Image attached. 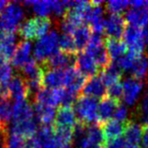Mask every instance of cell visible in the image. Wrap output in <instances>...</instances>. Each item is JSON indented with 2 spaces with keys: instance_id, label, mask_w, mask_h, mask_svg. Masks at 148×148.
Wrapping results in <instances>:
<instances>
[{
  "instance_id": "6da1fadb",
  "label": "cell",
  "mask_w": 148,
  "mask_h": 148,
  "mask_svg": "<svg viewBox=\"0 0 148 148\" xmlns=\"http://www.w3.org/2000/svg\"><path fill=\"white\" fill-rule=\"evenodd\" d=\"M59 38L60 35L56 30H50V32L36 41L33 48V54L37 63L44 65L49 58L60 51Z\"/></svg>"
},
{
  "instance_id": "7a4b0ae2",
  "label": "cell",
  "mask_w": 148,
  "mask_h": 148,
  "mask_svg": "<svg viewBox=\"0 0 148 148\" xmlns=\"http://www.w3.org/2000/svg\"><path fill=\"white\" fill-rule=\"evenodd\" d=\"M25 19V10L19 2H10L0 14V32L15 33Z\"/></svg>"
},
{
  "instance_id": "3957f363",
  "label": "cell",
  "mask_w": 148,
  "mask_h": 148,
  "mask_svg": "<svg viewBox=\"0 0 148 148\" xmlns=\"http://www.w3.org/2000/svg\"><path fill=\"white\" fill-rule=\"evenodd\" d=\"M74 112L77 116L78 122L85 126L99 125L98 118V99L89 97H80L74 103Z\"/></svg>"
},
{
  "instance_id": "277c9868",
  "label": "cell",
  "mask_w": 148,
  "mask_h": 148,
  "mask_svg": "<svg viewBox=\"0 0 148 148\" xmlns=\"http://www.w3.org/2000/svg\"><path fill=\"white\" fill-rule=\"evenodd\" d=\"M52 22L49 18L33 17L26 20L22 24L19 28L20 36L25 38V40H38L50 32Z\"/></svg>"
},
{
  "instance_id": "5b68a950",
  "label": "cell",
  "mask_w": 148,
  "mask_h": 148,
  "mask_svg": "<svg viewBox=\"0 0 148 148\" xmlns=\"http://www.w3.org/2000/svg\"><path fill=\"white\" fill-rule=\"evenodd\" d=\"M84 52L96 61L99 69H104L110 64L111 60L105 48V40L99 34H92Z\"/></svg>"
},
{
  "instance_id": "8992f818",
  "label": "cell",
  "mask_w": 148,
  "mask_h": 148,
  "mask_svg": "<svg viewBox=\"0 0 148 148\" xmlns=\"http://www.w3.org/2000/svg\"><path fill=\"white\" fill-rule=\"evenodd\" d=\"M123 41L127 48L137 54H143L145 50V43L143 40V30L139 27L127 25L123 33Z\"/></svg>"
},
{
  "instance_id": "52a82bcc",
  "label": "cell",
  "mask_w": 148,
  "mask_h": 148,
  "mask_svg": "<svg viewBox=\"0 0 148 148\" xmlns=\"http://www.w3.org/2000/svg\"><path fill=\"white\" fill-rule=\"evenodd\" d=\"M28 142L30 148H57L60 145L52 127H40Z\"/></svg>"
},
{
  "instance_id": "ba28073f",
  "label": "cell",
  "mask_w": 148,
  "mask_h": 148,
  "mask_svg": "<svg viewBox=\"0 0 148 148\" xmlns=\"http://www.w3.org/2000/svg\"><path fill=\"white\" fill-rule=\"evenodd\" d=\"M84 23L88 25L93 34L101 35L104 32L105 19H104V9L101 5H94L90 2L84 15Z\"/></svg>"
},
{
  "instance_id": "9c48e42d",
  "label": "cell",
  "mask_w": 148,
  "mask_h": 148,
  "mask_svg": "<svg viewBox=\"0 0 148 148\" xmlns=\"http://www.w3.org/2000/svg\"><path fill=\"white\" fill-rule=\"evenodd\" d=\"M123 99L128 106H133L140 99L143 83L142 81L135 79L133 77L127 78L123 82Z\"/></svg>"
},
{
  "instance_id": "30bf717a",
  "label": "cell",
  "mask_w": 148,
  "mask_h": 148,
  "mask_svg": "<svg viewBox=\"0 0 148 148\" xmlns=\"http://www.w3.org/2000/svg\"><path fill=\"white\" fill-rule=\"evenodd\" d=\"M126 20L121 14H111L105 19L104 32L108 38L120 40L126 28Z\"/></svg>"
},
{
  "instance_id": "8fae6325",
  "label": "cell",
  "mask_w": 148,
  "mask_h": 148,
  "mask_svg": "<svg viewBox=\"0 0 148 148\" xmlns=\"http://www.w3.org/2000/svg\"><path fill=\"white\" fill-rule=\"evenodd\" d=\"M62 93H63V88H40L35 93V103L56 108L61 104Z\"/></svg>"
},
{
  "instance_id": "7c38bea8",
  "label": "cell",
  "mask_w": 148,
  "mask_h": 148,
  "mask_svg": "<svg viewBox=\"0 0 148 148\" xmlns=\"http://www.w3.org/2000/svg\"><path fill=\"white\" fill-rule=\"evenodd\" d=\"M38 122L36 118L23 120L10 123V133L17 135L25 140H30L38 131Z\"/></svg>"
},
{
  "instance_id": "4fadbf2b",
  "label": "cell",
  "mask_w": 148,
  "mask_h": 148,
  "mask_svg": "<svg viewBox=\"0 0 148 148\" xmlns=\"http://www.w3.org/2000/svg\"><path fill=\"white\" fill-rule=\"evenodd\" d=\"M42 67V66H41ZM43 69L42 84L45 88L59 89L65 87V69Z\"/></svg>"
},
{
  "instance_id": "5bb4252c",
  "label": "cell",
  "mask_w": 148,
  "mask_h": 148,
  "mask_svg": "<svg viewBox=\"0 0 148 148\" xmlns=\"http://www.w3.org/2000/svg\"><path fill=\"white\" fill-rule=\"evenodd\" d=\"M33 52L32 43L28 40H23L18 43L15 53L11 58L12 66L18 69H22L28 61L32 59L31 53Z\"/></svg>"
},
{
  "instance_id": "9a60e30c",
  "label": "cell",
  "mask_w": 148,
  "mask_h": 148,
  "mask_svg": "<svg viewBox=\"0 0 148 148\" xmlns=\"http://www.w3.org/2000/svg\"><path fill=\"white\" fill-rule=\"evenodd\" d=\"M17 36L15 33L0 32V58L4 61L11 60L17 48Z\"/></svg>"
},
{
  "instance_id": "2e32d148",
  "label": "cell",
  "mask_w": 148,
  "mask_h": 148,
  "mask_svg": "<svg viewBox=\"0 0 148 148\" xmlns=\"http://www.w3.org/2000/svg\"><path fill=\"white\" fill-rule=\"evenodd\" d=\"M76 63V54L68 53L62 51H58L56 53L49 58L42 67H46L47 69H65L69 67H74Z\"/></svg>"
},
{
  "instance_id": "e0dca14e",
  "label": "cell",
  "mask_w": 148,
  "mask_h": 148,
  "mask_svg": "<svg viewBox=\"0 0 148 148\" xmlns=\"http://www.w3.org/2000/svg\"><path fill=\"white\" fill-rule=\"evenodd\" d=\"M82 91L84 93V96L95 99H102L106 96V86L104 85L99 75L89 78V80L86 81Z\"/></svg>"
},
{
  "instance_id": "ac0fdd59",
  "label": "cell",
  "mask_w": 148,
  "mask_h": 148,
  "mask_svg": "<svg viewBox=\"0 0 148 148\" xmlns=\"http://www.w3.org/2000/svg\"><path fill=\"white\" fill-rule=\"evenodd\" d=\"M76 69L84 77L96 76L99 71V66L96 61L85 52H81L76 56Z\"/></svg>"
},
{
  "instance_id": "d6986e66",
  "label": "cell",
  "mask_w": 148,
  "mask_h": 148,
  "mask_svg": "<svg viewBox=\"0 0 148 148\" xmlns=\"http://www.w3.org/2000/svg\"><path fill=\"white\" fill-rule=\"evenodd\" d=\"M8 91H9L10 99H13V101L27 99L28 96L30 95L26 82L24 79V77H22L21 75L13 76L12 80L9 84Z\"/></svg>"
},
{
  "instance_id": "ffe728a7",
  "label": "cell",
  "mask_w": 148,
  "mask_h": 148,
  "mask_svg": "<svg viewBox=\"0 0 148 148\" xmlns=\"http://www.w3.org/2000/svg\"><path fill=\"white\" fill-rule=\"evenodd\" d=\"M35 117V112L32 105L27 99L16 100L12 104V119L10 123L19 122L23 120L32 119Z\"/></svg>"
},
{
  "instance_id": "44dd1931",
  "label": "cell",
  "mask_w": 148,
  "mask_h": 148,
  "mask_svg": "<svg viewBox=\"0 0 148 148\" xmlns=\"http://www.w3.org/2000/svg\"><path fill=\"white\" fill-rule=\"evenodd\" d=\"M56 126L67 127L74 128L78 124L77 116L71 106H61L56 111Z\"/></svg>"
},
{
  "instance_id": "7402d4cb",
  "label": "cell",
  "mask_w": 148,
  "mask_h": 148,
  "mask_svg": "<svg viewBox=\"0 0 148 148\" xmlns=\"http://www.w3.org/2000/svg\"><path fill=\"white\" fill-rule=\"evenodd\" d=\"M33 108L37 122L40 123L42 127H52V124L56 119V108L38 103H35Z\"/></svg>"
},
{
  "instance_id": "603a6c76",
  "label": "cell",
  "mask_w": 148,
  "mask_h": 148,
  "mask_svg": "<svg viewBox=\"0 0 148 148\" xmlns=\"http://www.w3.org/2000/svg\"><path fill=\"white\" fill-rule=\"evenodd\" d=\"M125 20L130 25L139 27V28L143 27L148 23V8L143 7L139 9L130 8L127 10Z\"/></svg>"
},
{
  "instance_id": "cb8c5ba5",
  "label": "cell",
  "mask_w": 148,
  "mask_h": 148,
  "mask_svg": "<svg viewBox=\"0 0 148 148\" xmlns=\"http://www.w3.org/2000/svg\"><path fill=\"white\" fill-rule=\"evenodd\" d=\"M13 78V69L8 61H0V98H10L9 84Z\"/></svg>"
},
{
  "instance_id": "d4e9b609",
  "label": "cell",
  "mask_w": 148,
  "mask_h": 148,
  "mask_svg": "<svg viewBox=\"0 0 148 148\" xmlns=\"http://www.w3.org/2000/svg\"><path fill=\"white\" fill-rule=\"evenodd\" d=\"M127 123H122L119 121H116L114 119H111L103 124V137L104 142L114 140L116 138H120L125 133Z\"/></svg>"
},
{
  "instance_id": "484cf974",
  "label": "cell",
  "mask_w": 148,
  "mask_h": 148,
  "mask_svg": "<svg viewBox=\"0 0 148 148\" xmlns=\"http://www.w3.org/2000/svg\"><path fill=\"white\" fill-rule=\"evenodd\" d=\"M118 104L120 103L107 98V97L101 99L98 106L99 123L104 124L107 121H109V120H111L112 116H114V111Z\"/></svg>"
},
{
  "instance_id": "4316f807",
  "label": "cell",
  "mask_w": 148,
  "mask_h": 148,
  "mask_svg": "<svg viewBox=\"0 0 148 148\" xmlns=\"http://www.w3.org/2000/svg\"><path fill=\"white\" fill-rule=\"evenodd\" d=\"M122 71L116 64L115 61L110 62L106 68L103 69L102 73H101L100 78L102 80L104 85L106 87H109L110 85L114 84L117 82H120V79L122 77Z\"/></svg>"
},
{
  "instance_id": "83f0119b",
  "label": "cell",
  "mask_w": 148,
  "mask_h": 148,
  "mask_svg": "<svg viewBox=\"0 0 148 148\" xmlns=\"http://www.w3.org/2000/svg\"><path fill=\"white\" fill-rule=\"evenodd\" d=\"M105 48H106L110 59L112 61L118 60L119 58H121L127 53V48L124 41L120 40H114V38H107L105 40Z\"/></svg>"
},
{
  "instance_id": "f1b7e54d",
  "label": "cell",
  "mask_w": 148,
  "mask_h": 148,
  "mask_svg": "<svg viewBox=\"0 0 148 148\" xmlns=\"http://www.w3.org/2000/svg\"><path fill=\"white\" fill-rule=\"evenodd\" d=\"M131 77L135 79L143 81L148 77V56L147 54H141L136 61L134 62L133 66L130 69Z\"/></svg>"
},
{
  "instance_id": "f546056e",
  "label": "cell",
  "mask_w": 148,
  "mask_h": 148,
  "mask_svg": "<svg viewBox=\"0 0 148 148\" xmlns=\"http://www.w3.org/2000/svg\"><path fill=\"white\" fill-rule=\"evenodd\" d=\"M125 140L128 145H138L142 140L143 127L140 124L132 121H128L125 130Z\"/></svg>"
},
{
  "instance_id": "4dcf8cb0",
  "label": "cell",
  "mask_w": 148,
  "mask_h": 148,
  "mask_svg": "<svg viewBox=\"0 0 148 148\" xmlns=\"http://www.w3.org/2000/svg\"><path fill=\"white\" fill-rule=\"evenodd\" d=\"M92 36V31L86 25H83L74 31L72 34L77 50H84L88 44Z\"/></svg>"
},
{
  "instance_id": "1f68e13d",
  "label": "cell",
  "mask_w": 148,
  "mask_h": 148,
  "mask_svg": "<svg viewBox=\"0 0 148 148\" xmlns=\"http://www.w3.org/2000/svg\"><path fill=\"white\" fill-rule=\"evenodd\" d=\"M23 5L30 7L37 17L48 18L52 13L53 1H25L23 2Z\"/></svg>"
},
{
  "instance_id": "d6a6232c",
  "label": "cell",
  "mask_w": 148,
  "mask_h": 148,
  "mask_svg": "<svg viewBox=\"0 0 148 148\" xmlns=\"http://www.w3.org/2000/svg\"><path fill=\"white\" fill-rule=\"evenodd\" d=\"M12 119V103L10 98H0V126L6 127Z\"/></svg>"
},
{
  "instance_id": "836d02e7",
  "label": "cell",
  "mask_w": 148,
  "mask_h": 148,
  "mask_svg": "<svg viewBox=\"0 0 148 148\" xmlns=\"http://www.w3.org/2000/svg\"><path fill=\"white\" fill-rule=\"evenodd\" d=\"M53 131L54 135L60 143H71L74 138V128L56 126Z\"/></svg>"
},
{
  "instance_id": "e575fe53",
  "label": "cell",
  "mask_w": 148,
  "mask_h": 148,
  "mask_svg": "<svg viewBox=\"0 0 148 148\" xmlns=\"http://www.w3.org/2000/svg\"><path fill=\"white\" fill-rule=\"evenodd\" d=\"M59 49L62 50V52L76 54L77 48L75 45V41L73 40L72 35L69 34H62L59 38Z\"/></svg>"
},
{
  "instance_id": "d590c367",
  "label": "cell",
  "mask_w": 148,
  "mask_h": 148,
  "mask_svg": "<svg viewBox=\"0 0 148 148\" xmlns=\"http://www.w3.org/2000/svg\"><path fill=\"white\" fill-rule=\"evenodd\" d=\"M85 137H87L89 140H91L94 143H99V145H102L104 142L103 132L102 128H100L99 125H90V126H86V130H85Z\"/></svg>"
},
{
  "instance_id": "8d00e7d4",
  "label": "cell",
  "mask_w": 148,
  "mask_h": 148,
  "mask_svg": "<svg viewBox=\"0 0 148 148\" xmlns=\"http://www.w3.org/2000/svg\"><path fill=\"white\" fill-rule=\"evenodd\" d=\"M140 56H141V54L134 53L128 51L124 56L119 58V59L116 60L115 62L122 71H127L128 72V71H130V69L132 68V66H133L134 62L136 61V59H137Z\"/></svg>"
},
{
  "instance_id": "74e56055",
  "label": "cell",
  "mask_w": 148,
  "mask_h": 148,
  "mask_svg": "<svg viewBox=\"0 0 148 148\" xmlns=\"http://www.w3.org/2000/svg\"><path fill=\"white\" fill-rule=\"evenodd\" d=\"M107 88H108L106 90L107 98L120 103V101L123 99V84L121 82H117V83L110 85Z\"/></svg>"
},
{
  "instance_id": "f35d334b",
  "label": "cell",
  "mask_w": 148,
  "mask_h": 148,
  "mask_svg": "<svg viewBox=\"0 0 148 148\" xmlns=\"http://www.w3.org/2000/svg\"><path fill=\"white\" fill-rule=\"evenodd\" d=\"M130 2L128 1H122V0H112L106 3V9L111 14H121L124 10H126Z\"/></svg>"
},
{
  "instance_id": "ab89813d",
  "label": "cell",
  "mask_w": 148,
  "mask_h": 148,
  "mask_svg": "<svg viewBox=\"0 0 148 148\" xmlns=\"http://www.w3.org/2000/svg\"><path fill=\"white\" fill-rule=\"evenodd\" d=\"M114 119L116 121L122 122V123H127V117H128V110L126 105L123 104H118L117 107H116L114 114Z\"/></svg>"
},
{
  "instance_id": "60d3db41",
  "label": "cell",
  "mask_w": 148,
  "mask_h": 148,
  "mask_svg": "<svg viewBox=\"0 0 148 148\" xmlns=\"http://www.w3.org/2000/svg\"><path fill=\"white\" fill-rule=\"evenodd\" d=\"M127 142L124 138H116L104 143V148H126Z\"/></svg>"
},
{
  "instance_id": "b9f144b4",
  "label": "cell",
  "mask_w": 148,
  "mask_h": 148,
  "mask_svg": "<svg viewBox=\"0 0 148 148\" xmlns=\"http://www.w3.org/2000/svg\"><path fill=\"white\" fill-rule=\"evenodd\" d=\"M78 145H79V148H104V145L94 143L84 135L78 140Z\"/></svg>"
},
{
  "instance_id": "7bdbcfd3",
  "label": "cell",
  "mask_w": 148,
  "mask_h": 148,
  "mask_svg": "<svg viewBox=\"0 0 148 148\" xmlns=\"http://www.w3.org/2000/svg\"><path fill=\"white\" fill-rule=\"evenodd\" d=\"M139 110L142 117L143 116H148V93H146L145 96L143 97L142 102L140 104Z\"/></svg>"
},
{
  "instance_id": "ee69618b",
  "label": "cell",
  "mask_w": 148,
  "mask_h": 148,
  "mask_svg": "<svg viewBox=\"0 0 148 148\" xmlns=\"http://www.w3.org/2000/svg\"><path fill=\"white\" fill-rule=\"evenodd\" d=\"M141 142L143 148H148V126L143 127V135Z\"/></svg>"
},
{
  "instance_id": "f6af8a7d",
  "label": "cell",
  "mask_w": 148,
  "mask_h": 148,
  "mask_svg": "<svg viewBox=\"0 0 148 148\" xmlns=\"http://www.w3.org/2000/svg\"><path fill=\"white\" fill-rule=\"evenodd\" d=\"M5 128L0 126V148H6V138H5Z\"/></svg>"
},
{
  "instance_id": "bcb514c9",
  "label": "cell",
  "mask_w": 148,
  "mask_h": 148,
  "mask_svg": "<svg viewBox=\"0 0 148 148\" xmlns=\"http://www.w3.org/2000/svg\"><path fill=\"white\" fill-rule=\"evenodd\" d=\"M143 40H145V47L148 48V23L147 25L143 27Z\"/></svg>"
},
{
  "instance_id": "7dc6e473",
  "label": "cell",
  "mask_w": 148,
  "mask_h": 148,
  "mask_svg": "<svg viewBox=\"0 0 148 148\" xmlns=\"http://www.w3.org/2000/svg\"><path fill=\"white\" fill-rule=\"evenodd\" d=\"M57 148H72L71 143H60Z\"/></svg>"
},
{
  "instance_id": "c3c4849f",
  "label": "cell",
  "mask_w": 148,
  "mask_h": 148,
  "mask_svg": "<svg viewBox=\"0 0 148 148\" xmlns=\"http://www.w3.org/2000/svg\"><path fill=\"white\" fill-rule=\"evenodd\" d=\"M126 148H141L139 145H127Z\"/></svg>"
},
{
  "instance_id": "681fc988",
  "label": "cell",
  "mask_w": 148,
  "mask_h": 148,
  "mask_svg": "<svg viewBox=\"0 0 148 148\" xmlns=\"http://www.w3.org/2000/svg\"><path fill=\"white\" fill-rule=\"evenodd\" d=\"M1 60H2V59H1V58H0V61H1Z\"/></svg>"
}]
</instances>
